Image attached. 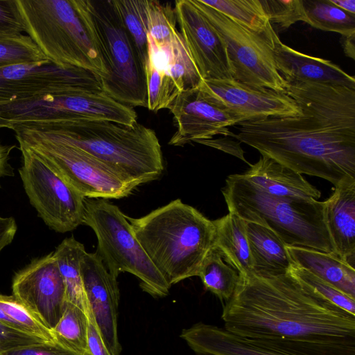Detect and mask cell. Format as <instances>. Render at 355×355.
Returning a JSON list of instances; mask_svg holds the SVG:
<instances>
[{"label": "cell", "instance_id": "obj_39", "mask_svg": "<svg viewBox=\"0 0 355 355\" xmlns=\"http://www.w3.org/2000/svg\"><path fill=\"white\" fill-rule=\"evenodd\" d=\"M0 355H78L55 343L43 342L33 344L6 352Z\"/></svg>", "mask_w": 355, "mask_h": 355}, {"label": "cell", "instance_id": "obj_3", "mask_svg": "<svg viewBox=\"0 0 355 355\" xmlns=\"http://www.w3.org/2000/svg\"><path fill=\"white\" fill-rule=\"evenodd\" d=\"M19 126L82 150L135 188L159 179L164 170L161 146L155 131L138 123L130 125L96 119L35 128Z\"/></svg>", "mask_w": 355, "mask_h": 355}, {"label": "cell", "instance_id": "obj_24", "mask_svg": "<svg viewBox=\"0 0 355 355\" xmlns=\"http://www.w3.org/2000/svg\"><path fill=\"white\" fill-rule=\"evenodd\" d=\"M253 273L276 276L289 271L293 262L281 239L269 228L245 221Z\"/></svg>", "mask_w": 355, "mask_h": 355}, {"label": "cell", "instance_id": "obj_16", "mask_svg": "<svg viewBox=\"0 0 355 355\" xmlns=\"http://www.w3.org/2000/svg\"><path fill=\"white\" fill-rule=\"evenodd\" d=\"M176 131L168 144L182 146L216 135L235 136L229 129L239 121L218 103L200 84L181 92L168 106Z\"/></svg>", "mask_w": 355, "mask_h": 355}, {"label": "cell", "instance_id": "obj_22", "mask_svg": "<svg viewBox=\"0 0 355 355\" xmlns=\"http://www.w3.org/2000/svg\"><path fill=\"white\" fill-rule=\"evenodd\" d=\"M241 174L264 192L279 198L318 200L321 196L302 174L266 156L261 155Z\"/></svg>", "mask_w": 355, "mask_h": 355}, {"label": "cell", "instance_id": "obj_10", "mask_svg": "<svg viewBox=\"0 0 355 355\" xmlns=\"http://www.w3.org/2000/svg\"><path fill=\"white\" fill-rule=\"evenodd\" d=\"M109 75L101 80L102 90L114 100L132 106H147L144 67L112 0H87Z\"/></svg>", "mask_w": 355, "mask_h": 355}, {"label": "cell", "instance_id": "obj_35", "mask_svg": "<svg viewBox=\"0 0 355 355\" xmlns=\"http://www.w3.org/2000/svg\"><path fill=\"white\" fill-rule=\"evenodd\" d=\"M289 272L297 279L313 288L331 302L348 313L355 315V299L350 297L336 287L294 263L291 267Z\"/></svg>", "mask_w": 355, "mask_h": 355}, {"label": "cell", "instance_id": "obj_6", "mask_svg": "<svg viewBox=\"0 0 355 355\" xmlns=\"http://www.w3.org/2000/svg\"><path fill=\"white\" fill-rule=\"evenodd\" d=\"M221 191L229 212L269 228L286 246L335 254L324 220V201L272 196L241 173L229 175Z\"/></svg>", "mask_w": 355, "mask_h": 355}, {"label": "cell", "instance_id": "obj_31", "mask_svg": "<svg viewBox=\"0 0 355 355\" xmlns=\"http://www.w3.org/2000/svg\"><path fill=\"white\" fill-rule=\"evenodd\" d=\"M306 23L343 37L355 35V15L339 8L330 0H302Z\"/></svg>", "mask_w": 355, "mask_h": 355}, {"label": "cell", "instance_id": "obj_20", "mask_svg": "<svg viewBox=\"0 0 355 355\" xmlns=\"http://www.w3.org/2000/svg\"><path fill=\"white\" fill-rule=\"evenodd\" d=\"M180 337L200 355H294L259 341L236 336L224 328L198 323Z\"/></svg>", "mask_w": 355, "mask_h": 355}, {"label": "cell", "instance_id": "obj_33", "mask_svg": "<svg viewBox=\"0 0 355 355\" xmlns=\"http://www.w3.org/2000/svg\"><path fill=\"white\" fill-rule=\"evenodd\" d=\"M49 61L27 35L0 37V68Z\"/></svg>", "mask_w": 355, "mask_h": 355}, {"label": "cell", "instance_id": "obj_23", "mask_svg": "<svg viewBox=\"0 0 355 355\" xmlns=\"http://www.w3.org/2000/svg\"><path fill=\"white\" fill-rule=\"evenodd\" d=\"M295 265L333 285L355 299V268L334 253L286 246Z\"/></svg>", "mask_w": 355, "mask_h": 355}, {"label": "cell", "instance_id": "obj_14", "mask_svg": "<svg viewBox=\"0 0 355 355\" xmlns=\"http://www.w3.org/2000/svg\"><path fill=\"white\" fill-rule=\"evenodd\" d=\"M12 295L51 331L67 307L65 287L53 252L33 259L12 279Z\"/></svg>", "mask_w": 355, "mask_h": 355}, {"label": "cell", "instance_id": "obj_34", "mask_svg": "<svg viewBox=\"0 0 355 355\" xmlns=\"http://www.w3.org/2000/svg\"><path fill=\"white\" fill-rule=\"evenodd\" d=\"M178 31L174 8L169 3L149 1L148 36L153 43L159 47L169 45Z\"/></svg>", "mask_w": 355, "mask_h": 355}, {"label": "cell", "instance_id": "obj_37", "mask_svg": "<svg viewBox=\"0 0 355 355\" xmlns=\"http://www.w3.org/2000/svg\"><path fill=\"white\" fill-rule=\"evenodd\" d=\"M25 32V25L17 0H0V37Z\"/></svg>", "mask_w": 355, "mask_h": 355}, {"label": "cell", "instance_id": "obj_41", "mask_svg": "<svg viewBox=\"0 0 355 355\" xmlns=\"http://www.w3.org/2000/svg\"><path fill=\"white\" fill-rule=\"evenodd\" d=\"M17 226L12 217L0 216V252L12 241Z\"/></svg>", "mask_w": 355, "mask_h": 355}, {"label": "cell", "instance_id": "obj_4", "mask_svg": "<svg viewBox=\"0 0 355 355\" xmlns=\"http://www.w3.org/2000/svg\"><path fill=\"white\" fill-rule=\"evenodd\" d=\"M125 218L149 259L171 286L198 276L214 246L213 221L180 199L142 217Z\"/></svg>", "mask_w": 355, "mask_h": 355}, {"label": "cell", "instance_id": "obj_36", "mask_svg": "<svg viewBox=\"0 0 355 355\" xmlns=\"http://www.w3.org/2000/svg\"><path fill=\"white\" fill-rule=\"evenodd\" d=\"M271 24L282 31L299 21L306 22L302 0H261Z\"/></svg>", "mask_w": 355, "mask_h": 355}, {"label": "cell", "instance_id": "obj_5", "mask_svg": "<svg viewBox=\"0 0 355 355\" xmlns=\"http://www.w3.org/2000/svg\"><path fill=\"white\" fill-rule=\"evenodd\" d=\"M25 32L42 53L60 66L109 75L87 0H17Z\"/></svg>", "mask_w": 355, "mask_h": 355}, {"label": "cell", "instance_id": "obj_30", "mask_svg": "<svg viewBox=\"0 0 355 355\" xmlns=\"http://www.w3.org/2000/svg\"><path fill=\"white\" fill-rule=\"evenodd\" d=\"M86 313L67 302L65 311L55 327L51 330L54 341L62 347L78 355H90Z\"/></svg>", "mask_w": 355, "mask_h": 355}, {"label": "cell", "instance_id": "obj_2", "mask_svg": "<svg viewBox=\"0 0 355 355\" xmlns=\"http://www.w3.org/2000/svg\"><path fill=\"white\" fill-rule=\"evenodd\" d=\"M286 93L302 114L241 122L234 137L334 187L355 181V89L295 82L287 83Z\"/></svg>", "mask_w": 355, "mask_h": 355}, {"label": "cell", "instance_id": "obj_17", "mask_svg": "<svg viewBox=\"0 0 355 355\" xmlns=\"http://www.w3.org/2000/svg\"><path fill=\"white\" fill-rule=\"evenodd\" d=\"M200 85L239 123L302 113L296 101L286 92L254 89L233 78L202 80Z\"/></svg>", "mask_w": 355, "mask_h": 355}, {"label": "cell", "instance_id": "obj_40", "mask_svg": "<svg viewBox=\"0 0 355 355\" xmlns=\"http://www.w3.org/2000/svg\"><path fill=\"white\" fill-rule=\"evenodd\" d=\"M86 314L88 320L87 340L90 355H112L103 339L90 308Z\"/></svg>", "mask_w": 355, "mask_h": 355}, {"label": "cell", "instance_id": "obj_32", "mask_svg": "<svg viewBox=\"0 0 355 355\" xmlns=\"http://www.w3.org/2000/svg\"><path fill=\"white\" fill-rule=\"evenodd\" d=\"M0 309L6 317L7 325L46 342L55 343L51 331L40 323L13 295L0 294Z\"/></svg>", "mask_w": 355, "mask_h": 355}, {"label": "cell", "instance_id": "obj_9", "mask_svg": "<svg viewBox=\"0 0 355 355\" xmlns=\"http://www.w3.org/2000/svg\"><path fill=\"white\" fill-rule=\"evenodd\" d=\"M10 129L19 144L31 150L85 198L119 199L128 196L135 189L106 164L80 149L21 126Z\"/></svg>", "mask_w": 355, "mask_h": 355}, {"label": "cell", "instance_id": "obj_25", "mask_svg": "<svg viewBox=\"0 0 355 355\" xmlns=\"http://www.w3.org/2000/svg\"><path fill=\"white\" fill-rule=\"evenodd\" d=\"M215 227L214 247L242 276L253 272L245 230V221L229 212L212 220Z\"/></svg>", "mask_w": 355, "mask_h": 355}, {"label": "cell", "instance_id": "obj_7", "mask_svg": "<svg viewBox=\"0 0 355 355\" xmlns=\"http://www.w3.org/2000/svg\"><path fill=\"white\" fill-rule=\"evenodd\" d=\"M83 224L90 227L98 241L97 253L114 277L129 272L140 281L141 289L164 297L171 285L154 266L132 233L125 215L105 199H84Z\"/></svg>", "mask_w": 355, "mask_h": 355}, {"label": "cell", "instance_id": "obj_42", "mask_svg": "<svg viewBox=\"0 0 355 355\" xmlns=\"http://www.w3.org/2000/svg\"><path fill=\"white\" fill-rule=\"evenodd\" d=\"M15 145H4L0 142V179L6 175H12V169L8 162L10 154ZM1 187V185H0Z\"/></svg>", "mask_w": 355, "mask_h": 355}, {"label": "cell", "instance_id": "obj_11", "mask_svg": "<svg viewBox=\"0 0 355 355\" xmlns=\"http://www.w3.org/2000/svg\"><path fill=\"white\" fill-rule=\"evenodd\" d=\"M223 39L234 69V79L257 89L286 92V81L277 69L270 44L202 0H192Z\"/></svg>", "mask_w": 355, "mask_h": 355}, {"label": "cell", "instance_id": "obj_12", "mask_svg": "<svg viewBox=\"0 0 355 355\" xmlns=\"http://www.w3.org/2000/svg\"><path fill=\"white\" fill-rule=\"evenodd\" d=\"M20 178L31 204L51 229L71 232L83 224L84 199L28 147L19 144Z\"/></svg>", "mask_w": 355, "mask_h": 355}, {"label": "cell", "instance_id": "obj_18", "mask_svg": "<svg viewBox=\"0 0 355 355\" xmlns=\"http://www.w3.org/2000/svg\"><path fill=\"white\" fill-rule=\"evenodd\" d=\"M80 272L89 306L103 339L112 355H120L121 347L117 331L119 289L97 253L85 252Z\"/></svg>", "mask_w": 355, "mask_h": 355}, {"label": "cell", "instance_id": "obj_29", "mask_svg": "<svg viewBox=\"0 0 355 355\" xmlns=\"http://www.w3.org/2000/svg\"><path fill=\"white\" fill-rule=\"evenodd\" d=\"M145 68L148 56V0H112Z\"/></svg>", "mask_w": 355, "mask_h": 355}, {"label": "cell", "instance_id": "obj_28", "mask_svg": "<svg viewBox=\"0 0 355 355\" xmlns=\"http://www.w3.org/2000/svg\"><path fill=\"white\" fill-rule=\"evenodd\" d=\"M198 276L207 290L221 301L227 302L236 288L241 275L214 246L204 259Z\"/></svg>", "mask_w": 355, "mask_h": 355}, {"label": "cell", "instance_id": "obj_19", "mask_svg": "<svg viewBox=\"0 0 355 355\" xmlns=\"http://www.w3.org/2000/svg\"><path fill=\"white\" fill-rule=\"evenodd\" d=\"M277 69L290 83H313L355 89V78L330 60L313 57L284 44L278 37L271 46Z\"/></svg>", "mask_w": 355, "mask_h": 355}, {"label": "cell", "instance_id": "obj_26", "mask_svg": "<svg viewBox=\"0 0 355 355\" xmlns=\"http://www.w3.org/2000/svg\"><path fill=\"white\" fill-rule=\"evenodd\" d=\"M53 252L63 279L67 302L85 313L89 309L80 272V262L86 252L83 243L73 236L64 239Z\"/></svg>", "mask_w": 355, "mask_h": 355}, {"label": "cell", "instance_id": "obj_15", "mask_svg": "<svg viewBox=\"0 0 355 355\" xmlns=\"http://www.w3.org/2000/svg\"><path fill=\"white\" fill-rule=\"evenodd\" d=\"M174 10L180 35L201 79H232L234 69L223 39L193 1H176Z\"/></svg>", "mask_w": 355, "mask_h": 355}, {"label": "cell", "instance_id": "obj_21", "mask_svg": "<svg viewBox=\"0 0 355 355\" xmlns=\"http://www.w3.org/2000/svg\"><path fill=\"white\" fill-rule=\"evenodd\" d=\"M324 202V220L335 254L354 268L355 181L335 187Z\"/></svg>", "mask_w": 355, "mask_h": 355}, {"label": "cell", "instance_id": "obj_27", "mask_svg": "<svg viewBox=\"0 0 355 355\" xmlns=\"http://www.w3.org/2000/svg\"><path fill=\"white\" fill-rule=\"evenodd\" d=\"M202 1L234 22L262 37L272 46L279 37L261 0H214Z\"/></svg>", "mask_w": 355, "mask_h": 355}, {"label": "cell", "instance_id": "obj_44", "mask_svg": "<svg viewBox=\"0 0 355 355\" xmlns=\"http://www.w3.org/2000/svg\"><path fill=\"white\" fill-rule=\"evenodd\" d=\"M339 8L355 15V0H330Z\"/></svg>", "mask_w": 355, "mask_h": 355}, {"label": "cell", "instance_id": "obj_43", "mask_svg": "<svg viewBox=\"0 0 355 355\" xmlns=\"http://www.w3.org/2000/svg\"><path fill=\"white\" fill-rule=\"evenodd\" d=\"M343 49L347 56L355 59V35L344 37Z\"/></svg>", "mask_w": 355, "mask_h": 355}, {"label": "cell", "instance_id": "obj_13", "mask_svg": "<svg viewBox=\"0 0 355 355\" xmlns=\"http://www.w3.org/2000/svg\"><path fill=\"white\" fill-rule=\"evenodd\" d=\"M103 92L93 72L46 61L0 68V103L48 93Z\"/></svg>", "mask_w": 355, "mask_h": 355}, {"label": "cell", "instance_id": "obj_8", "mask_svg": "<svg viewBox=\"0 0 355 355\" xmlns=\"http://www.w3.org/2000/svg\"><path fill=\"white\" fill-rule=\"evenodd\" d=\"M131 108L103 92L48 93L0 103V128H40L78 120L128 123Z\"/></svg>", "mask_w": 355, "mask_h": 355}, {"label": "cell", "instance_id": "obj_38", "mask_svg": "<svg viewBox=\"0 0 355 355\" xmlns=\"http://www.w3.org/2000/svg\"><path fill=\"white\" fill-rule=\"evenodd\" d=\"M43 342L46 341L16 330L0 321V353Z\"/></svg>", "mask_w": 355, "mask_h": 355}, {"label": "cell", "instance_id": "obj_1", "mask_svg": "<svg viewBox=\"0 0 355 355\" xmlns=\"http://www.w3.org/2000/svg\"><path fill=\"white\" fill-rule=\"evenodd\" d=\"M225 329L294 355H355V315L286 273L240 277Z\"/></svg>", "mask_w": 355, "mask_h": 355}]
</instances>
